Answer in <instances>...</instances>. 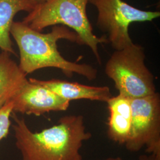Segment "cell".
Here are the masks:
<instances>
[{
  "instance_id": "1",
  "label": "cell",
  "mask_w": 160,
  "mask_h": 160,
  "mask_svg": "<svg viewBox=\"0 0 160 160\" xmlns=\"http://www.w3.org/2000/svg\"><path fill=\"white\" fill-rule=\"evenodd\" d=\"M10 34L19 50L18 66L25 74L40 69L55 68L60 69L68 77L77 74L90 81L97 78V70L92 66L69 61L58 51L57 42L60 39L81 45L78 36L68 28L57 25L52 27L50 32L43 33L22 22H14Z\"/></svg>"
},
{
  "instance_id": "2",
  "label": "cell",
  "mask_w": 160,
  "mask_h": 160,
  "mask_svg": "<svg viewBox=\"0 0 160 160\" xmlns=\"http://www.w3.org/2000/svg\"><path fill=\"white\" fill-rule=\"evenodd\" d=\"M14 119L16 145L23 160H83L80 149L92 134L86 131L82 115L63 116L39 132L32 131L24 119Z\"/></svg>"
},
{
  "instance_id": "3",
  "label": "cell",
  "mask_w": 160,
  "mask_h": 160,
  "mask_svg": "<svg viewBox=\"0 0 160 160\" xmlns=\"http://www.w3.org/2000/svg\"><path fill=\"white\" fill-rule=\"evenodd\" d=\"M88 2L89 0H49L34 7L22 22L38 32L57 25L73 30L78 36L81 45L88 46L101 64L98 45L108 43V40L105 35L98 37L94 34L87 13Z\"/></svg>"
},
{
  "instance_id": "4",
  "label": "cell",
  "mask_w": 160,
  "mask_h": 160,
  "mask_svg": "<svg viewBox=\"0 0 160 160\" xmlns=\"http://www.w3.org/2000/svg\"><path fill=\"white\" fill-rule=\"evenodd\" d=\"M145 60L144 48L134 43L115 51L111 55L104 72L113 81L119 94L133 99L157 92L154 76L145 65Z\"/></svg>"
},
{
  "instance_id": "5",
  "label": "cell",
  "mask_w": 160,
  "mask_h": 160,
  "mask_svg": "<svg viewBox=\"0 0 160 160\" xmlns=\"http://www.w3.org/2000/svg\"><path fill=\"white\" fill-rule=\"evenodd\" d=\"M98 12L97 26L104 33L115 51L130 46L132 42L129 26L135 22H152L160 17V12L145 11L122 0H89Z\"/></svg>"
},
{
  "instance_id": "6",
  "label": "cell",
  "mask_w": 160,
  "mask_h": 160,
  "mask_svg": "<svg viewBox=\"0 0 160 160\" xmlns=\"http://www.w3.org/2000/svg\"><path fill=\"white\" fill-rule=\"evenodd\" d=\"M131 102V127L124 145L131 152H138L145 147L147 153L160 160V94L156 92Z\"/></svg>"
},
{
  "instance_id": "7",
  "label": "cell",
  "mask_w": 160,
  "mask_h": 160,
  "mask_svg": "<svg viewBox=\"0 0 160 160\" xmlns=\"http://www.w3.org/2000/svg\"><path fill=\"white\" fill-rule=\"evenodd\" d=\"M9 102L12 104V112L35 116L65 111L70 103L29 79Z\"/></svg>"
},
{
  "instance_id": "8",
  "label": "cell",
  "mask_w": 160,
  "mask_h": 160,
  "mask_svg": "<svg viewBox=\"0 0 160 160\" xmlns=\"http://www.w3.org/2000/svg\"><path fill=\"white\" fill-rule=\"evenodd\" d=\"M29 80L45 87L59 97L69 102L89 100L107 102L112 96L108 86H87L76 82L58 79L41 80L29 78Z\"/></svg>"
},
{
  "instance_id": "9",
  "label": "cell",
  "mask_w": 160,
  "mask_h": 160,
  "mask_svg": "<svg viewBox=\"0 0 160 160\" xmlns=\"http://www.w3.org/2000/svg\"><path fill=\"white\" fill-rule=\"evenodd\" d=\"M106 103L109 112L108 130L109 139L120 145H125L131 127V98L119 94L116 96H112Z\"/></svg>"
},
{
  "instance_id": "10",
  "label": "cell",
  "mask_w": 160,
  "mask_h": 160,
  "mask_svg": "<svg viewBox=\"0 0 160 160\" xmlns=\"http://www.w3.org/2000/svg\"><path fill=\"white\" fill-rule=\"evenodd\" d=\"M26 75L10 57V53H0V109L8 103L26 82Z\"/></svg>"
},
{
  "instance_id": "11",
  "label": "cell",
  "mask_w": 160,
  "mask_h": 160,
  "mask_svg": "<svg viewBox=\"0 0 160 160\" xmlns=\"http://www.w3.org/2000/svg\"><path fill=\"white\" fill-rule=\"evenodd\" d=\"M29 0H0V49L16 55L12 48L10 30L18 12H32L34 9Z\"/></svg>"
},
{
  "instance_id": "12",
  "label": "cell",
  "mask_w": 160,
  "mask_h": 160,
  "mask_svg": "<svg viewBox=\"0 0 160 160\" xmlns=\"http://www.w3.org/2000/svg\"><path fill=\"white\" fill-rule=\"evenodd\" d=\"M12 113V104L8 102L0 109V141L7 137L11 125L10 116Z\"/></svg>"
},
{
  "instance_id": "13",
  "label": "cell",
  "mask_w": 160,
  "mask_h": 160,
  "mask_svg": "<svg viewBox=\"0 0 160 160\" xmlns=\"http://www.w3.org/2000/svg\"><path fill=\"white\" fill-rule=\"evenodd\" d=\"M29 1L31 2V4L34 6V7H36V6H40L41 4H44L49 0H29Z\"/></svg>"
},
{
  "instance_id": "14",
  "label": "cell",
  "mask_w": 160,
  "mask_h": 160,
  "mask_svg": "<svg viewBox=\"0 0 160 160\" xmlns=\"http://www.w3.org/2000/svg\"><path fill=\"white\" fill-rule=\"evenodd\" d=\"M138 160H157L154 157L151 155H142L139 157Z\"/></svg>"
},
{
  "instance_id": "15",
  "label": "cell",
  "mask_w": 160,
  "mask_h": 160,
  "mask_svg": "<svg viewBox=\"0 0 160 160\" xmlns=\"http://www.w3.org/2000/svg\"><path fill=\"white\" fill-rule=\"evenodd\" d=\"M123 160L122 158H120V157H109V158H106V159H105V160Z\"/></svg>"
}]
</instances>
